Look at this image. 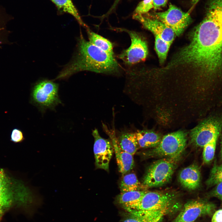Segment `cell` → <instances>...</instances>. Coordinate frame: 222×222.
<instances>
[{"label":"cell","mask_w":222,"mask_h":222,"mask_svg":"<svg viewBox=\"0 0 222 222\" xmlns=\"http://www.w3.org/2000/svg\"><path fill=\"white\" fill-rule=\"evenodd\" d=\"M217 139H214L204 146L203 158L204 162L208 163L214 158Z\"/></svg>","instance_id":"24"},{"label":"cell","mask_w":222,"mask_h":222,"mask_svg":"<svg viewBox=\"0 0 222 222\" xmlns=\"http://www.w3.org/2000/svg\"><path fill=\"white\" fill-rule=\"evenodd\" d=\"M206 12L167 66L178 76L210 88L222 79V0H209Z\"/></svg>","instance_id":"1"},{"label":"cell","mask_w":222,"mask_h":222,"mask_svg":"<svg viewBox=\"0 0 222 222\" xmlns=\"http://www.w3.org/2000/svg\"><path fill=\"white\" fill-rule=\"evenodd\" d=\"M39 195L37 188L10 177L0 169V208L7 210L14 203L29 208L36 202Z\"/></svg>","instance_id":"3"},{"label":"cell","mask_w":222,"mask_h":222,"mask_svg":"<svg viewBox=\"0 0 222 222\" xmlns=\"http://www.w3.org/2000/svg\"><path fill=\"white\" fill-rule=\"evenodd\" d=\"M216 205L203 200H194L186 203L174 222H193L198 218L212 215L216 211Z\"/></svg>","instance_id":"11"},{"label":"cell","mask_w":222,"mask_h":222,"mask_svg":"<svg viewBox=\"0 0 222 222\" xmlns=\"http://www.w3.org/2000/svg\"><path fill=\"white\" fill-rule=\"evenodd\" d=\"M92 135L94 138L93 151L96 166L108 171L114 150L112 142L102 137L97 129L92 130Z\"/></svg>","instance_id":"12"},{"label":"cell","mask_w":222,"mask_h":222,"mask_svg":"<svg viewBox=\"0 0 222 222\" xmlns=\"http://www.w3.org/2000/svg\"><path fill=\"white\" fill-rule=\"evenodd\" d=\"M134 19L138 20L143 26L171 45L176 35L173 31L160 21L154 17H149L145 14H134Z\"/></svg>","instance_id":"13"},{"label":"cell","mask_w":222,"mask_h":222,"mask_svg":"<svg viewBox=\"0 0 222 222\" xmlns=\"http://www.w3.org/2000/svg\"><path fill=\"white\" fill-rule=\"evenodd\" d=\"M122 220V222H153L135 213L128 212L124 214Z\"/></svg>","instance_id":"26"},{"label":"cell","mask_w":222,"mask_h":222,"mask_svg":"<svg viewBox=\"0 0 222 222\" xmlns=\"http://www.w3.org/2000/svg\"><path fill=\"white\" fill-rule=\"evenodd\" d=\"M123 175L120 184L121 193L140 190L143 188L134 173L126 174Z\"/></svg>","instance_id":"21"},{"label":"cell","mask_w":222,"mask_h":222,"mask_svg":"<svg viewBox=\"0 0 222 222\" xmlns=\"http://www.w3.org/2000/svg\"><path fill=\"white\" fill-rule=\"evenodd\" d=\"M155 37V47L161 64L165 61L171 44L157 36Z\"/></svg>","instance_id":"22"},{"label":"cell","mask_w":222,"mask_h":222,"mask_svg":"<svg viewBox=\"0 0 222 222\" xmlns=\"http://www.w3.org/2000/svg\"><path fill=\"white\" fill-rule=\"evenodd\" d=\"M24 139L22 132L18 129H14L12 131L11 135V140L15 143L22 142Z\"/></svg>","instance_id":"27"},{"label":"cell","mask_w":222,"mask_h":222,"mask_svg":"<svg viewBox=\"0 0 222 222\" xmlns=\"http://www.w3.org/2000/svg\"><path fill=\"white\" fill-rule=\"evenodd\" d=\"M117 138L121 149L133 155L139 148L135 132L122 131Z\"/></svg>","instance_id":"17"},{"label":"cell","mask_w":222,"mask_h":222,"mask_svg":"<svg viewBox=\"0 0 222 222\" xmlns=\"http://www.w3.org/2000/svg\"><path fill=\"white\" fill-rule=\"evenodd\" d=\"M173 159H162L153 162L148 168L142 184L143 187L164 185L171 179L175 168Z\"/></svg>","instance_id":"7"},{"label":"cell","mask_w":222,"mask_h":222,"mask_svg":"<svg viewBox=\"0 0 222 222\" xmlns=\"http://www.w3.org/2000/svg\"><path fill=\"white\" fill-rule=\"evenodd\" d=\"M212 222H222V209L215 211L212 215Z\"/></svg>","instance_id":"29"},{"label":"cell","mask_w":222,"mask_h":222,"mask_svg":"<svg viewBox=\"0 0 222 222\" xmlns=\"http://www.w3.org/2000/svg\"><path fill=\"white\" fill-rule=\"evenodd\" d=\"M222 183V164H214L210 172L209 177L206 181L208 187H212Z\"/></svg>","instance_id":"23"},{"label":"cell","mask_w":222,"mask_h":222,"mask_svg":"<svg viewBox=\"0 0 222 222\" xmlns=\"http://www.w3.org/2000/svg\"><path fill=\"white\" fill-rule=\"evenodd\" d=\"M222 130V116H211L205 119L191 131L192 143L203 147L212 140L217 139Z\"/></svg>","instance_id":"5"},{"label":"cell","mask_w":222,"mask_h":222,"mask_svg":"<svg viewBox=\"0 0 222 222\" xmlns=\"http://www.w3.org/2000/svg\"><path fill=\"white\" fill-rule=\"evenodd\" d=\"M200 0H192L191 3L193 6L195 5Z\"/></svg>","instance_id":"33"},{"label":"cell","mask_w":222,"mask_h":222,"mask_svg":"<svg viewBox=\"0 0 222 222\" xmlns=\"http://www.w3.org/2000/svg\"><path fill=\"white\" fill-rule=\"evenodd\" d=\"M153 0H143L140 2L137 6L135 13L145 14L153 8Z\"/></svg>","instance_id":"25"},{"label":"cell","mask_w":222,"mask_h":222,"mask_svg":"<svg viewBox=\"0 0 222 222\" xmlns=\"http://www.w3.org/2000/svg\"><path fill=\"white\" fill-rule=\"evenodd\" d=\"M179 180L185 188L193 190L199 186L200 173L199 167L195 164L190 165L183 169L179 175Z\"/></svg>","instance_id":"15"},{"label":"cell","mask_w":222,"mask_h":222,"mask_svg":"<svg viewBox=\"0 0 222 222\" xmlns=\"http://www.w3.org/2000/svg\"><path fill=\"white\" fill-rule=\"evenodd\" d=\"M59 84L53 80L43 79L35 83L31 88L30 102L43 113L49 109L54 110L62 104L58 94Z\"/></svg>","instance_id":"4"},{"label":"cell","mask_w":222,"mask_h":222,"mask_svg":"<svg viewBox=\"0 0 222 222\" xmlns=\"http://www.w3.org/2000/svg\"><path fill=\"white\" fill-rule=\"evenodd\" d=\"M187 142L186 133L179 130L164 135L159 144L149 152L152 156L178 158L183 151Z\"/></svg>","instance_id":"6"},{"label":"cell","mask_w":222,"mask_h":222,"mask_svg":"<svg viewBox=\"0 0 222 222\" xmlns=\"http://www.w3.org/2000/svg\"><path fill=\"white\" fill-rule=\"evenodd\" d=\"M56 7L59 12L67 13L73 16L81 26L88 29L87 26L83 22L72 0H50Z\"/></svg>","instance_id":"19"},{"label":"cell","mask_w":222,"mask_h":222,"mask_svg":"<svg viewBox=\"0 0 222 222\" xmlns=\"http://www.w3.org/2000/svg\"><path fill=\"white\" fill-rule=\"evenodd\" d=\"M135 133L140 148L154 147L159 144L162 138L160 134L150 130H138Z\"/></svg>","instance_id":"16"},{"label":"cell","mask_w":222,"mask_h":222,"mask_svg":"<svg viewBox=\"0 0 222 222\" xmlns=\"http://www.w3.org/2000/svg\"><path fill=\"white\" fill-rule=\"evenodd\" d=\"M116 30L127 33L131 40L130 46L123 50L118 55V57L126 65L130 66L145 60L148 54V48L146 42L143 37L134 31L118 28Z\"/></svg>","instance_id":"8"},{"label":"cell","mask_w":222,"mask_h":222,"mask_svg":"<svg viewBox=\"0 0 222 222\" xmlns=\"http://www.w3.org/2000/svg\"><path fill=\"white\" fill-rule=\"evenodd\" d=\"M175 194L170 192L146 191L139 201L126 211H158L169 209L175 202Z\"/></svg>","instance_id":"9"},{"label":"cell","mask_w":222,"mask_h":222,"mask_svg":"<svg viewBox=\"0 0 222 222\" xmlns=\"http://www.w3.org/2000/svg\"><path fill=\"white\" fill-rule=\"evenodd\" d=\"M146 191L137 190L121 193L117 196L116 201L127 211L138 203Z\"/></svg>","instance_id":"18"},{"label":"cell","mask_w":222,"mask_h":222,"mask_svg":"<svg viewBox=\"0 0 222 222\" xmlns=\"http://www.w3.org/2000/svg\"><path fill=\"white\" fill-rule=\"evenodd\" d=\"M210 195L212 196L216 197L219 199L222 205V183L216 185Z\"/></svg>","instance_id":"28"},{"label":"cell","mask_w":222,"mask_h":222,"mask_svg":"<svg viewBox=\"0 0 222 222\" xmlns=\"http://www.w3.org/2000/svg\"><path fill=\"white\" fill-rule=\"evenodd\" d=\"M120 0H115L114 3L112 6L109 10V11L105 15L109 14L112 10L115 8L117 4L118 3Z\"/></svg>","instance_id":"31"},{"label":"cell","mask_w":222,"mask_h":222,"mask_svg":"<svg viewBox=\"0 0 222 222\" xmlns=\"http://www.w3.org/2000/svg\"><path fill=\"white\" fill-rule=\"evenodd\" d=\"M121 70L114 55L105 52L86 40L80 32L76 51L72 58L53 80L67 79L72 75L82 71L116 74Z\"/></svg>","instance_id":"2"},{"label":"cell","mask_w":222,"mask_h":222,"mask_svg":"<svg viewBox=\"0 0 222 222\" xmlns=\"http://www.w3.org/2000/svg\"><path fill=\"white\" fill-rule=\"evenodd\" d=\"M89 41L93 45L105 52L114 55L113 45L109 40L92 31L89 28L87 29Z\"/></svg>","instance_id":"20"},{"label":"cell","mask_w":222,"mask_h":222,"mask_svg":"<svg viewBox=\"0 0 222 222\" xmlns=\"http://www.w3.org/2000/svg\"><path fill=\"white\" fill-rule=\"evenodd\" d=\"M168 0H153V6L154 10H157L165 6Z\"/></svg>","instance_id":"30"},{"label":"cell","mask_w":222,"mask_h":222,"mask_svg":"<svg viewBox=\"0 0 222 222\" xmlns=\"http://www.w3.org/2000/svg\"><path fill=\"white\" fill-rule=\"evenodd\" d=\"M220 143H221V147H220V156L221 157V158H222V135L221 138Z\"/></svg>","instance_id":"32"},{"label":"cell","mask_w":222,"mask_h":222,"mask_svg":"<svg viewBox=\"0 0 222 222\" xmlns=\"http://www.w3.org/2000/svg\"><path fill=\"white\" fill-rule=\"evenodd\" d=\"M104 130L109 136L115 152L119 171L123 175L132 170L134 164L133 155L121 149L118 142L114 128L108 129L106 125H103Z\"/></svg>","instance_id":"14"},{"label":"cell","mask_w":222,"mask_h":222,"mask_svg":"<svg viewBox=\"0 0 222 222\" xmlns=\"http://www.w3.org/2000/svg\"><path fill=\"white\" fill-rule=\"evenodd\" d=\"M152 15L171 29L176 36L181 35L192 21L189 13L171 4L167 10L155 12Z\"/></svg>","instance_id":"10"}]
</instances>
